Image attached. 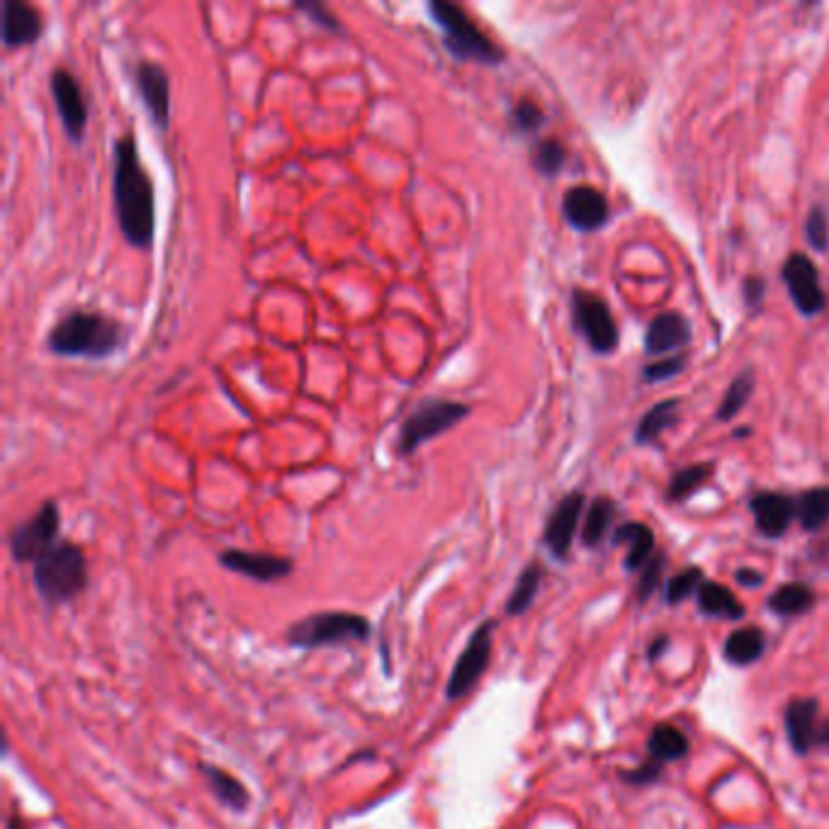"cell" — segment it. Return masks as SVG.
<instances>
[{
	"label": "cell",
	"instance_id": "6da1fadb",
	"mask_svg": "<svg viewBox=\"0 0 829 829\" xmlns=\"http://www.w3.org/2000/svg\"><path fill=\"white\" fill-rule=\"evenodd\" d=\"M112 204L124 242L149 251L156 238V192L132 132L112 144Z\"/></svg>",
	"mask_w": 829,
	"mask_h": 829
},
{
	"label": "cell",
	"instance_id": "7a4b0ae2",
	"mask_svg": "<svg viewBox=\"0 0 829 829\" xmlns=\"http://www.w3.org/2000/svg\"><path fill=\"white\" fill-rule=\"evenodd\" d=\"M130 328L96 310H71L47 334V348L59 358L105 360L127 346Z\"/></svg>",
	"mask_w": 829,
	"mask_h": 829
},
{
	"label": "cell",
	"instance_id": "3957f363",
	"mask_svg": "<svg viewBox=\"0 0 829 829\" xmlns=\"http://www.w3.org/2000/svg\"><path fill=\"white\" fill-rule=\"evenodd\" d=\"M426 10L442 34V47L456 61H477L484 66H498L504 61V49L477 25L462 5L452 0H428Z\"/></svg>",
	"mask_w": 829,
	"mask_h": 829
},
{
	"label": "cell",
	"instance_id": "277c9868",
	"mask_svg": "<svg viewBox=\"0 0 829 829\" xmlns=\"http://www.w3.org/2000/svg\"><path fill=\"white\" fill-rule=\"evenodd\" d=\"M470 412V404L464 402L448 400V396H424L402 418L400 430H396V452L414 456L424 442L448 434L462 418H468Z\"/></svg>",
	"mask_w": 829,
	"mask_h": 829
},
{
	"label": "cell",
	"instance_id": "5b68a950",
	"mask_svg": "<svg viewBox=\"0 0 829 829\" xmlns=\"http://www.w3.org/2000/svg\"><path fill=\"white\" fill-rule=\"evenodd\" d=\"M34 586L47 604H66L86 592L88 560L74 542H56L54 548L34 562Z\"/></svg>",
	"mask_w": 829,
	"mask_h": 829
},
{
	"label": "cell",
	"instance_id": "8992f818",
	"mask_svg": "<svg viewBox=\"0 0 829 829\" xmlns=\"http://www.w3.org/2000/svg\"><path fill=\"white\" fill-rule=\"evenodd\" d=\"M372 626L366 616L348 610L312 613L288 628V642L300 650H320V647L340 642H368Z\"/></svg>",
	"mask_w": 829,
	"mask_h": 829
},
{
	"label": "cell",
	"instance_id": "52a82bcc",
	"mask_svg": "<svg viewBox=\"0 0 829 829\" xmlns=\"http://www.w3.org/2000/svg\"><path fill=\"white\" fill-rule=\"evenodd\" d=\"M61 528V511L56 502H44L34 514L10 533V554L15 562H37L47 554Z\"/></svg>",
	"mask_w": 829,
	"mask_h": 829
},
{
	"label": "cell",
	"instance_id": "ba28073f",
	"mask_svg": "<svg viewBox=\"0 0 829 829\" xmlns=\"http://www.w3.org/2000/svg\"><path fill=\"white\" fill-rule=\"evenodd\" d=\"M494 628H496L494 620H484L482 626L472 632L470 642L464 645V650L458 657L456 666H452V674L446 684L448 701H458L462 696H468L470 691L480 684V679L484 676L486 666H490V660H492Z\"/></svg>",
	"mask_w": 829,
	"mask_h": 829
},
{
	"label": "cell",
	"instance_id": "9c48e42d",
	"mask_svg": "<svg viewBox=\"0 0 829 829\" xmlns=\"http://www.w3.org/2000/svg\"><path fill=\"white\" fill-rule=\"evenodd\" d=\"M49 90L66 136L71 144H83L88 130V102L78 78L68 68L56 66L49 74Z\"/></svg>",
	"mask_w": 829,
	"mask_h": 829
},
{
	"label": "cell",
	"instance_id": "30bf717a",
	"mask_svg": "<svg viewBox=\"0 0 829 829\" xmlns=\"http://www.w3.org/2000/svg\"><path fill=\"white\" fill-rule=\"evenodd\" d=\"M574 324L584 334L586 344L594 348V354L606 356L618 346V328L613 322L608 304L586 290H574L572 294Z\"/></svg>",
	"mask_w": 829,
	"mask_h": 829
},
{
	"label": "cell",
	"instance_id": "8fae6325",
	"mask_svg": "<svg viewBox=\"0 0 829 829\" xmlns=\"http://www.w3.org/2000/svg\"><path fill=\"white\" fill-rule=\"evenodd\" d=\"M44 30H47V20L37 8L27 3V0H3L0 5V40H3L5 49L30 47V44L40 42Z\"/></svg>",
	"mask_w": 829,
	"mask_h": 829
},
{
	"label": "cell",
	"instance_id": "7c38bea8",
	"mask_svg": "<svg viewBox=\"0 0 829 829\" xmlns=\"http://www.w3.org/2000/svg\"><path fill=\"white\" fill-rule=\"evenodd\" d=\"M783 282H786L791 300L798 306L800 314L815 316L825 310L827 298L820 285V272H817L808 256L793 254L783 264Z\"/></svg>",
	"mask_w": 829,
	"mask_h": 829
},
{
	"label": "cell",
	"instance_id": "4fadbf2b",
	"mask_svg": "<svg viewBox=\"0 0 829 829\" xmlns=\"http://www.w3.org/2000/svg\"><path fill=\"white\" fill-rule=\"evenodd\" d=\"M134 83L149 120L166 132L170 124V78L158 61H139L134 68Z\"/></svg>",
	"mask_w": 829,
	"mask_h": 829
},
{
	"label": "cell",
	"instance_id": "5bb4252c",
	"mask_svg": "<svg viewBox=\"0 0 829 829\" xmlns=\"http://www.w3.org/2000/svg\"><path fill=\"white\" fill-rule=\"evenodd\" d=\"M220 564L224 567V570L248 576L260 584L280 582V579H288L294 570V562L288 558H280V554L251 552V550H238V548L222 550Z\"/></svg>",
	"mask_w": 829,
	"mask_h": 829
},
{
	"label": "cell",
	"instance_id": "9a60e30c",
	"mask_svg": "<svg viewBox=\"0 0 829 829\" xmlns=\"http://www.w3.org/2000/svg\"><path fill=\"white\" fill-rule=\"evenodd\" d=\"M562 214L576 232L592 234V232H598L601 226L608 222L610 210H608V200L604 198V192L589 186H576L564 192Z\"/></svg>",
	"mask_w": 829,
	"mask_h": 829
},
{
	"label": "cell",
	"instance_id": "2e32d148",
	"mask_svg": "<svg viewBox=\"0 0 829 829\" xmlns=\"http://www.w3.org/2000/svg\"><path fill=\"white\" fill-rule=\"evenodd\" d=\"M786 735L798 754H808L815 747H825V722L815 698H796L786 708Z\"/></svg>",
	"mask_w": 829,
	"mask_h": 829
},
{
	"label": "cell",
	"instance_id": "e0dca14e",
	"mask_svg": "<svg viewBox=\"0 0 829 829\" xmlns=\"http://www.w3.org/2000/svg\"><path fill=\"white\" fill-rule=\"evenodd\" d=\"M582 511H584V494L572 492V494H567L558 506H554V511L548 518L542 540L558 560H564L572 550L574 533L579 526V518H582Z\"/></svg>",
	"mask_w": 829,
	"mask_h": 829
},
{
	"label": "cell",
	"instance_id": "ac0fdd59",
	"mask_svg": "<svg viewBox=\"0 0 829 829\" xmlns=\"http://www.w3.org/2000/svg\"><path fill=\"white\" fill-rule=\"evenodd\" d=\"M749 508H752L757 528L764 533L766 538H781L783 533L788 530L793 516H798V504L793 502L786 494H776V492H762L757 494L752 502H749Z\"/></svg>",
	"mask_w": 829,
	"mask_h": 829
},
{
	"label": "cell",
	"instance_id": "d6986e66",
	"mask_svg": "<svg viewBox=\"0 0 829 829\" xmlns=\"http://www.w3.org/2000/svg\"><path fill=\"white\" fill-rule=\"evenodd\" d=\"M691 340V326L684 316L676 312H664L654 316L645 334V350L650 356H676Z\"/></svg>",
	"mask_w": 829,
	"mask_h": 829
},
{
	"label": "cell",
	"instance_id": "ffe728a7",
	"mask_svg": "<svg viewBox=\"0 0 829 829\" xmlns=\"http://www.w3.org/2000/svg\"><path fill=\"white\" fill-rule=\"evenodd\" d=\"M200 774L208 778L210 791L214 793V796H217V800L222 805H226V808H232L236 813H244L248 805H251V793H248L244 783L238 781L234 774H229V771H224L217 764L200 762Z\"/></svg>",
	"mask_w": 829,
	"mask_h": 829
},
{
	"label": "cell",
	"instance_id": "44dd1931",
	"mask_svg": "<svg viewBox=\"0 0 829 829\" xmlns=\"http://www.w3.org/2000/svg\"><path fill=\"white\" fill-rule=\"evenodd\" d=\"M766 652V635L759 628H740L735 630L728 640H725V660L747 666L762 660Z\"/></svg>",
	"mask_w": 829,
	"mask_h": 829
},
{
	"label": "cell",
	"instance_id": "7402d4cb",
	"mask_svg": "<svg viewBox=\"0 0 829 829\" xmlns=\"http://www.w3.org/2000/svg\"><path fill=\"white\" fill-rule=\"evenodd\" d=\"M696 596H698V608L706 613V616H718V618L744 616V606L737 601V596L728 586H722L718 582H703Z\"/></svg>",
	"mask_w": 829,
	"mask_h": 829
},
{
	"label": "cell",
	"instance_id": "603a6c76",
	"mask_svg": "<svg viewBox=\"0 0 829 829\" xmlns=\"http://www.w3.org/2000/svg\"><path fill=\"white\" fill-rule=\"evenodd\" d=\"M616 542H626L628 545V558H626V570L635 572L640 570L647 560L652 558L654 552V533L647 528L645 524H626L616 530L613 536Z\"/></svg>",
	"mask_w": 829,
	"mask_h": 829
},
{
	"label": "cell",
	"instance_id": "cb8c5ba5",
	"mask_svg": "<svg viewBox=\"0 0 829 829\" xmlns=\"http://www.w3.org/2000/svg\"><path fill=\"white\" fill-rule=\"evenodd\" d=\"M647 749H650V759L654 762H676L688 754V740L674 725H657L647 740Z\"/></svg>",
	"mask_w": 829,
	"mask_h": 829
},
{
	"label": "cell",
	"instance_id": "d4e9b609",
	"mask_svg": "<svg viewBox=\"0 0 829 829\" xmlns=\"http://www.w3.org/2000/svg\"><path fill=\"white\" fill-rule=\"evenodd\" d=\"M815 604V594L808 584L791 582L778 586L769 598V608L778 613V616H803Z\"/></svg>",
	"mask_w": 829,
	"mask_h": 829
},
{
	"label": "cell",
	"instance_id": "484cf974",
	"mask_svg": "<svg viewBox=\"0 0 829 829\" xmlns=\"http://www.w3.org/2000/svg\"><path fill=\"white\" fill-rule=\"evenodd\" d=\"M679 400H664L654 404L650 412L642 416V422L635 430V440L645 446V442H654L666 428H672L679 422Z\"/></svg>",
	"mask_w": 829,
	"mask_h": 829
},
{
	"label": "cell",
	"instance_id": "4316f807",
	"mask_svg": "<svg viewBox=\"0 0 829 829\" xmlns=\"http://www.w3.org/2000/svg\"><path fill=\"white\" fill-rule=\"evenodd\" d=\"M540 584H542V570H540V564L533 562L524 572H520L514 592H511L506 601L508 616H524V613L533 606V601H536Z\"/></svg>",
	"mask_w": 829,
	"mask_h": 829
},
{
	"label": "cell",
	"instance_id": "83f0119b",
	"mask_svg": "<svg viewBox=\"0 0 829 829\" xmlns=\"http://www.w3.org/2000/svg\"><path fill=\"white\" fill-rule=\"evenodd\" d=\"M798 518L805 530H820L829 520V486L805 492L798 498Z\"/></svg>",
	"mask_w": 829,
	"mask_h": 829
},
{
	"label": "cell",
	"instance_id": "f1b7e54d",
	"mask_svg": "<svg viewBox=\"0 0 829 829\" xmlns=\"http://www.w3.org/2000/svg\"><path fill=\"white\" fill-rule=\"evenodd\" d=\"M710 474H713V464L710 462L691 464V468L679 470L672 477V482H669L666 496L672 498V502H684V498L694 494L698 490V486L708 480Z\"/></svg>",
	"mask_w": 829,
	"mask_h": 829
},
{
	"label": "cell",
	"instance_id": "f546056e",
	"mask_svg": "<svg viewBox=\"0 0 829 829\" xmlns=\"http://www.w3.org/2000/svg\"><path fill=\"white\" fill-rule=\"evenodd\" d=\"M752 388H754V374L752 372H742L740 378L732 380V384L728 388V392H725L722 402L718 406L720 422H730V418H735L737 414L742 412L747 400L752 396Z\"/></svg>",
	"mask_w": 829,
	"mask_h": 829
},
{
	"label": "cell",
	"instance_id": "4dcf8cb0",
	"mask_svg": "<svg viewBox=\"0 0 829 829\" xmlns=\"http://www.w3.org/2000/svg\"><path fill=\"white\" fill-rule=\"evenodd\" d=\"M564 161H567V149L560 139H554V136H550V139H540L536 144V149H533V166H536L540 176H548V178L558 176Z\"/></svg>",
	"mask_w": 829,
	"mask_h": 829
},
{
	"label": "cell",
	"instance_id": "1f68e13d",
	"mask_svg": "<svg viewBox=\"0 0 829 829\" xmlns=\"http://www.w3.org/2000/svg\"><path fill=\"white\" fill-rule=\"evenodd\" d=\"M610 520H613V504L604 496L596 498V502L589 506L586 518H584V530H582L584 542L598 545L601 540H604V536L610 528Z\"/></svg>",
	"mask_w": 829,
	"mask_h": 829
},
{
	"label": "cell",
	"instance_id": "d6a6232c",
	"mask_svg": "<svg viewBox=\"0 0 829 829\" xmlns=\"http://www.w3.org/2000/svg\"><path fill=\"white\" fill-rule=\"evenodd\" d=\"M294 10H298V13H304L306 18H310V22H314V25L322 27L324 32L338 34V37H346L348 34L344 22H340L334 10L326 3H322V0H294Z\"/></svg>",
	"mask_w": 829,
	"mask_h": 829
},
{
	"label": "cell",
	"instance_id": "836d02e7",
	"mask_svg": "<svg viewBox=\"0 0 829 829\" xmlns=\"http://www.w3.org/2000/svg\"><path fill=\"white\" fill-rule=\"evenodd\" d=\"M508 120H511V127H514L516 132H520V134H536L542 127L545 112L540 110V105H538L536 100L524 98V100H518L514 108H511Z\"/></svg>",
	"mask_w": 829,
	"mask_h": 829
},
{
	"label": "cell",
	"instance_id": "e575fe53",
	"mask_svg": "<svg viewBox=\"0 0 829 829\" xmlns=\"http://www.w3.org/2000/svg\"><path fill=\"white\" fill-rule=\"evenodd\" d=\"M703 584V572L698 570V567H691V570H684L679 572L676 576L669 579L666 584V604H681V601H686L688 596L698 594V589Z\"/></svg>",
	"mask_w": 829,
	"mask_h": 829
},
{
	"label": "cell",
	"instance_id": "d590c367",
	"mask_svg": "<svg viewBox=\"0 0 829 829\" xmlns=\"http://www.w3.org/2000/svg\"><path fill=\"white\" fill-rule=\"evenodd\" d=\"M805 236H808L815 251H827L829 248V217L822 208H813L805 222Z\"/></svg>",
	"mask_w": 829,
	"mask_h": 829
},
{
	"label": "cell",
	"instance_id": "8d00e7d4",
	"mask_svg": "<svg viewBox=\"0 0 829 829\" xmlns=\"http://www.w3.org/2000/svg\"><path fill=\"white\" fill-rule=\"evenodd\" d=\"M686 366V356H669L666 360H660V362H652V366L645 368V380L650 382H660V380H669L674 378V374H679L681 370H684Z\"/></svg>",
	"mask_w": 829,
	"mask_h": 829
},
{
	"label": "cell",
	"instance_id": "74e56055",
	"mask_svg": "<svg viewBox=\"0 0 829 829\" xmlns=\"http://www.w3.org/2000/svg\"><path fill=\"white\" fill-rule=\"evenodd\" d=\"M662 567H664V558H662V554H657V558H652V562H647V570H645V574L640 576V584H638V596H640V601L650 598V594L654 592L657 584H660Z\"/></svg>",
	"mask_w": 829,
	"mask_h": 829
},
{
	"label": "cell",
	"instance_id": "f35d334b",
	"mask_svg": "<svg viewBox=\"0 0 829 829\" xmlns=\"http://www.w3.org/2000/svg\"><path fill=\"white\" fill-rule=\"evenodd\" d=\"M660 776H662V764L654 762V759H647V762L640 764L638 769H632V771H628V774H623V778L632 783V786H650V783L657 781Z\"/></svg>",
	"mask_w": 829,
	"mask_h": 829
},
{
	"label": "cell",
	"instance_id": "ab89813d",
	"mask_svg": "<svg viewBox=\"0 0 829 829\" xmlns=\"http://www.w3.org/2000/svg\"><path fill=\"white\" fill-rule=\"evenodd\" d=\"M764 292H766V285H764L762 278L752 276V278L744 280V300H747L749 310H759V306H762Z\"/></svg>",
	"mask_w": 829,
	"mask_h": 829
},
{
	"label": "cell",
	"instance_id": "60d3db41",
	"mask_svg": "<svg viewBox=\"0 0 829 829\" xmlns=\"http://www.w3.org/2000/svg\"><path fill=\"white\" fill-rule=\"evenodd\" d=\"M737 582L744 584V586H759L764 582V576L754 572V570H740V572H737Z\"/></svg>",
	"mask_w": 829,
	"mask_h": 829
},
{
	"label": "cell",
	"instance_id": "b9f144b4",
	"mask_svg": "<svg viewBox=\"0 0 829 829\" xmlns=\"http://www.w3.org/2000/svg\"><path fill=\"white\" fill-rule=\"evenodd\" d=\"M666 645H669V638H660L654 645H650V660H657V657L662 654V650H664Z\"/></svg>",
	"mask_w": 829,
	"mask_h": 829
},
{
	"label": "cell",
	"instance_id": "7bdbcfd3",
	"mask_svg": "<svg viewBox=\"0 0 829 829\" xmlns=\"http://www.w3.org/2000/svg\"><path fill=\"white\" fill-rule=\"evenodd\" d=\"M5 829H27V825H25V820H22L20 815H10Z\"/></svg>",
	"mask_w": 829,
	"mask_h": 829
}]
</instances>
